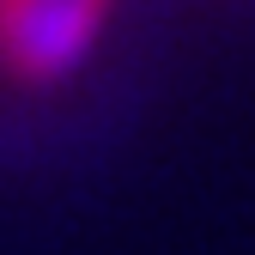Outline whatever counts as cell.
Returning a JSON list of instances; mask_svg holds the SVG:
<instances>
[{
    "label": "cell",
    "instance_id": "cell-1",
    "mask_svg": "<svg viewBox=\"0 0 255 255\" xmlns=\"http://www.w3.org/2000/svg\"><path fill=\"white\" fill-rule=\"evenodd\" d=\"M110 0H0V67L12 79H61L98 43Z\"/></svg>",
    "mask_w": 255,
    "mask_h": 255
}]
</instances>
